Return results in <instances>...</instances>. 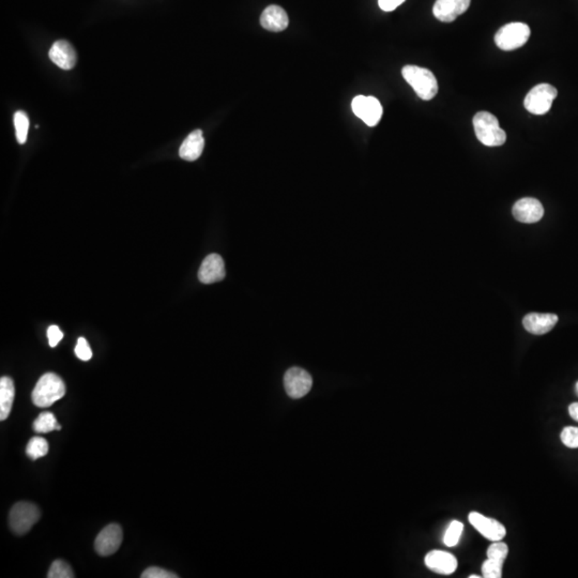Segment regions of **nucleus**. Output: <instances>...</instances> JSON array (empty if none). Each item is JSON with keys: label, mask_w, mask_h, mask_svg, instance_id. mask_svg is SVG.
<instances>
[{"label": "nucleus", "mask_w": 578, "mask_h": 578, "mask_svg": "<svg viewBox=\"0 0 578 578\" xmlns=\"http://www.w3.org/2000/svg\"><path fill=\"white\" fill-rule=\"evenodd\" d=\"M49 442L43 437H32L26 448V453L32 461L41 459L49 453Z\"/></svg>", "instance_id": "21"}, {"label": "nucleus", "mask_w": 578, "mask_h": 578, "mask_svg": "<svg viewBox=\"0 0 578 578\" xmlns=\"http://www.w3.org/2000/svg\"><path fill=\"white\" fill-rule=\"evenodd\" d=\"M424 562L425 566L430 568V570H432L433 572H436L438 574H444V575L453 574L457 568V558L453 555L448 553V551H430L425 556Z\"/></svg>", "instance_id": "15"}, {"label": "nucleus", "mask_w": 578, "mask_h": 578, "mask_svg": "<svg viewBox=\"0 0 578 578\" xmlns=\"http://www.w3.org/2000/svg\"><path fill=\"white\" fill-rule=\"evenodd\" d=\"M513 215L518 222L537 223L544 215V208L535 198H522L518 200L512 209Z\"/></svg>", "instance_id": "11"}, {"label": "nucleus", "mask_w": 578, "mask_h": 578, "mask_svg": "<svg viewBox=\"0 0 578 578\" xmlns=\"http://www.w3.org/2000/svg\"><path fill=\"white\" fill-rule=\"evenodd\" d=\"M289 24L287 13L283 8L271 5L261 13V25L269 32H280L285 30Z\"/></svg>", "instance_id": "17"}, {"label": "nucleus", "mask_w": 578, "mask_h": 578, "mask_svg": "<svg viewBox=\"0 0 578 578\" xmlns=\"http://www.w3.org/2000/svg\"><path fill=\"white\" fill-rule=\"evenodd\" d=\"M560 438L564 446L571 449H576L578 448V427H564Z\"/></svg>", "instance_id": "27"}, {"label": "nucleus", "mask_w": 578, "mask_h": 578, "mask_svg": "<svg viewBox=\"0 0 578 578\" xmlns=\"http://www.w3.org/2000/svg\"><path fill=\"white\" fill-rule=\"evenodd\" d=\"M74 352H75L76 357L78 359H81L82 361H88V360L93 358L91 348L84 337H80L77 339V344H76Z\"/></svg>", "instance_id": "28"}, {"label": "nucleus", "mask_w": 578, "mask_h": 578, "mask_svg": "<svg viewBox=\"0 0 578 578\" xmlns=\"http://www.w3.org/2000/svg\"><path fill=\"white\" fill-rule=\"evenodd\" d=\"M40 516L41 514L37 505L26 501L17 503L13 505L9 515L11 530L19 535L27 533L39 520Z\"/></svg>", "instance_id": "5"}, {"label": "nucleus", "mask_w": 578, "mask_h": 578, "mask_svg": "<svg viewBox=\"0 0 578 578\" xmlns=\"http://www.w3.org/2000/svg\"><path fill=\"white\" fill-rule=\"evenodd\" d=\"M123 539L121 527L117 524H110L95 539V549L100 556L108 557L115 554Z\"/></svg>", "instance_id": "9"}, {"label": "nucleus", "mask_w": 578, "mask_h": 578, "mask_svg": "<svg viewBox=\"0 0 578 578\" xmlns=\"http://www.w3.org/2000/svg\"><path fill=\"white\" fill-rule=\"evenodd\" d=\"M471 0H436L433 13L440 22L451 23L470 7Z\"/></svg>", "instance_id": "12"}, {"label": "nucleus", "mask_w": 578, "mask_h": 578, "mask_svg": "<svg viewBox=\"0 0 578 578\" xmlns=\"http://www.w3.org/2000/svg\"><path fill=\"white\" fill-rule=\"evenodd\" d=\"M480 577H481V576H479V575H470V576H469V578H480Z\"/></svg>", "instance_id": "33"}, {"label": "nucleus", "mask_w": 578, "mask_h": 578, "mask_svg": "<svg viewBox=\"0 0 578 578\" xmlns=\"http://www.w3.org/2000/svg\"><path fill=\"white\" fill-rule=\"evenodd\" d=\"M14 127L17 142L19 144L24 145L27 141L28 129H29V118L26 112L23 110L15 112Z\"/></svg>", "instance_id": "22"}, {"label": "nucleus", "mask_w": 578, "mask_h": 578, "mask_svg": "<svg viewBox=\"0 0 578 578\" xmlns=\"http://www.w3.org/2000/svg\"><path fill=\"white\" fill-rule=\"evenodd\" d=\"M558 322V316L555 314H541V313H530L522 320L525 329L531 335H543L554 329Z\"/></svg>", "instance_id": "16"}, {"label": "nucleus", "mask_w": 578, "mask_h": 578, "mask_svg": "<svg viewBox=\"0 0 578 578\" xmlns=\"http://www.w3.org/2000/svg\"><path fill=\"white\" fill-rule=\"evenodd\" d=\"M474 128L477 139L488 147L503 146L507 141L505 130L490 112H480L474 117Z\"/></svg>", "instance_id": "3"}, {"label": "nucleus", "mask_w": 578, "mask_h": 578, "mask_svg": "<svg viewBox=\"0 0 578 578\" xmlns=\"http://www.w3.org/2000/svg\"><path fill=\"white\" fill-rule=\"evenodd\" d=\"M463 525L459 520H453L446 529L444 537V543L448 547L457 546L463 533Z\"/></svg>", "instance_id": "23"}, {"label": "nucleus", "mask_w": 578, "mask_h": 578, "mask_svg": "<svg viewBox=\"0 0 578 578\" xmlns=\"http://www.w3.org/2000/svg\"><path fill=\"white\" fill-rule=\"evenodd\" d=\"M503 562H497L494 559H486L482 564V574L484 578L503 577Z\"/></svg>", "instance_id": "25"}, {"label": "nucleus", "mask_w": 578, "mask_h": 578, "mask_svg": "<svg viewBox=\"0 0 578 578\" xmlns=\"http://www.w3.org/2000/svg\"><path fill=\"white\" fill-rule=\"evenodd\" d=\"M313 379L308 372L300 368H291L284 376L286 393L291 398H301L312 389Z\"/></svg>", "instance_id": "8"}, {"label": "nucleus", "mask_w": 578, "mask_h": 578, "mask_svg": "<svg viewBox=\"0 0 578 578\" xmlns=\"http://www.w3.org/2000/svg\"><path fill=\"white\" fill-rule=\"evenodd\" d=\"M143 578H177L178 575L171 572L158 568V566H150L146 568L142 574Z\"/></svg>", "instance_id": "29"}, {"label": "nucleus", "mask_w": 578, "mask_h": 578, "mask_svg": "<svg viewBox=\"0 0 578 578\" xmlns=\"http://www.w3.org/2000/svg\"><path fill=\"white\" fill-rule=\"evenodd\" d=\"M568 413L571 416L572 419L578 422V402H573L568 406Z\"/></svg>", "instance_id": "32"}, {"label": "nucleus", "mask_w": 578, "mask_h": 578, "mask_svg": "<svg viewBox=\"0 0 578 578\" xmlns=\"http://www.w3.org/2000/svg\"><path fill=\"white\" fill-rule=\"evenodd\" d=\"M14 383L10 377L0 379V420L5 421L10 416L14 400Z\"/></svg>", "instance_id": "19"}, {"label": "nucleus", "mask_w": 578, "mask_h": 578, "mask_svg": "<svg viewBox=\"0 0 578 578\" xmlns=\"http://www.w3.org/2000/svg\"><path fill=\"white\" fill-rule=\"evenodd\" d=\"M49 578H73L74 573L71 566L62 560H56L49 568Z\"/></svg>", "instance_id": "24"}, {"label": "nucleus", "mask_w": 578, "mask_h": 578, "mask_svg": "<svg viewBox=\"0 0 578 578\" xmlns=\"http://www.w3.org/2000/svg\"><path fill=\"white\" fill-rule=\"evenodd\" d=\"M204 147H205V139H204L203 131L195 130L183 141L179 149V156L181 159L186 161H196L203 154Z\"/></svg>", "instance_id": "18"}, {"label": "nucleus", "mask_w": 578, "mask_h": 578, "mask_svg": "<svg viewBox=\"0 0 578 578\" xmlns=\"http://www.w3.org/2000/svg\"><path fill=\"white\" fill-rule=\"evenodd\" d=\"M470 522L485 539L497 542L503 540L507 534L505 526L494 518H486L478 512H471L468 516Z\"/></svg>", "instance_id": "10"}, {"label": "nucleus", "mask_w": 578, "mask_h": 578, "mask_svg": "<svg viewBox=\"0 0 578 578\" xmlns=\"http://www.w3.org/2000/svg\"><path fill=\"white\" fill-rule=\"evenodd\" d=\"M575 391H576V393H577V396H578V381H577V383H576V385H575Z\"/></svg>", "instance_id": "34"}, {"label": "nucleus", "mask_w": 578, "mask_h": 578, "mask_svg": "<svg viewBox=\"0 0 578 578\" xmlns=\"http://www.w3.org/2000/svg\"><path fill=\"white\" fill-rule=\"evenodd\" d=\"M224 261L219 254H210L204 259L198 271V278L204 284H213L225 278Z\"/></svg>", "instance_id": "13"}, {"label": "nucleus", "mask_w": 578, "mask_h": 578, "mask_svg": "<svg viewBox=\"0 0 578 578\" xmlns=\"http://www.w3.org/2000/svg\"><path fill=\"white\" fill-rule=\"evenodd\" d=\"M531 30L524 23H510L498 30L495 43L503 51H513L522 47L529 40Z\"/></svg>", "instance_id": "4"}, {"label": "nucleus", "mask_w": 578, "mask_h": 578, "mask_svg": "<svg viewBox=\"0 0 578 578\" xmlns=\"http://www.w3.org/2000/svg\"><path fill=\"white\" fill-rule=\"evenodd\" d=\"M507 554H509V547L503 542L497 541L488 547L486 555L487 558L494 559L497 562H505L507 559Z\"/></svg>", "instance_id": "26"}, {"label": "nucleus", "mask_w": 578, "mask_h": 578, "mask_svg": "<svg viewBox=\"0 0 578 578\" xmlns=\"http://www.w3.org/2000/svg\"><path fill=\"white\" fill-rule=\"evenodd\" d=\"M66 396L64 381L54 373L42 376L32 391V402L40 408H47Z\"/></svg>", "instance_id": "1"}, {"label": "nucleus", "mask_w": 578, "mask_h": 578, "mask_svg": "<svg viewBox=\"0 0 578 578\" xmlns=\"http://www.w3.org/2000/svg\"><path fill=\"white\" fill-rule=\"evenodd\" d=\"M49 58L62 70H71L75 67L77 55L75 49L66 40H58L49 49Z\"/></svg>", "instance_id": "14"}, {"label": "nucleus", "mask_w": 578, "mask_h": 578, "mask_svg": "<svg viewBox=\"0 0 578 578\" xmlns=\"http://www.w3.org/2000/svg\"><path fill=\"white\" fill-rule=\"evenodd\" d=\"M405 0H378V5L381 10L385 12L396 10L398 5H402Z\"/></svg>", "instance_id": "31"}, {"label": "nucleus", "mask_w": 578, "mask_h": 578, "mask_svg": "<svg viewBox=\"0 0 578 578\" xmlns=\"http://www.w3.org/2000/svg\"><path fill=\"white\" fill-rule=\"evenodd\" d=\"M47 337H49V346L56 347L64 337V333L59 329L58 326L53 325L47 329Z\"/></svg>", "instance_id": "30"}, {"label": "nucleus", "mask_w": 578, "mask_h": 578, "mask_svg": "<svg viewBox=\"0 0 578 578\" xmlns=\"http://www.w3.org/2000/svg\"><path fill=\"white\" fill-rule=\"evenodd\" d=\"M352 108L354 115L363 120L369 127L378 125L383 117V106L374 97L358 95L352 100Z\"/></svg>", "instance_id": "7"}, {"label": "nucleus", "mask_w": 578, "mask_h": 578, "mask_svg": "<svg viewBox=\"0 0 578 578\" xmlns=\"http://www.w3.org/2000/svg\"><path fill=\"white\" fill-rule=\"evenodd\" d=\"M402 74L420 99L430 101L438 93V83L430 70L409 64L402 68Z\"/></svg>", "instance_id": "2"}, {"label": "nucleus", "mask_w": 578, "mask_h": 578, "mask_svg": "<svg viewBox=\"0 0 578 578\" xmlns=\"http://www.w3.org/2000/svg\"><path fill=\"white\" fill-rule=\"evenodd\" d=\"M34 431L38 434H47L53 431H60L61 426L57 422L56 417L49 411L42 413L37 419L34 420Z\"/></svg>", "instance_id": "20"}, {"label": "nucleus", "mask_w": 578, "mask_h": 578, "mask_svg": "<svg viewBox=\"0 0 578 578\" xmlns=\"http://www.w3.org/2000/svg\"><path fill=\"white\" fill-rule=\"evenodd\" d=\"M558 95L554 86L540 84L528 93L525 98V108L533 115H544L551 110V104Z\"/></svg>", "instance_id": "6"}]
</instances>
